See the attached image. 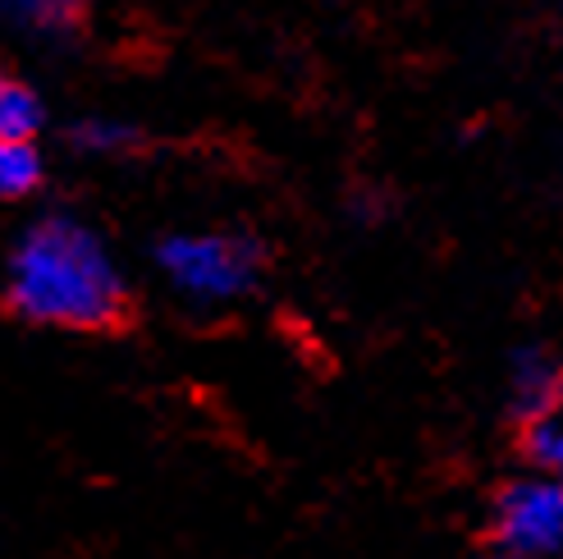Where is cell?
<instances>
[{
  "instance_id": "6da1fadb",
  "label": "cell",
  "mask_w": 563,
  "mask_h": 559,
  "mask_svg": "<svg viewBox=\"0 0 563 559\" xmlns=\"http://www.w3.org/2000/svg\"><path fill=\"white\" fill-rule=\"evenodd\" d=\"M5 298L23 321L106 330L129 313V280L88 220L46 211L14 243L5 266Z\"/></svg>"
},
{
  "instance_id": "7a4b0ae2",
  "label": "cell",
  "mask_w": 563,
  "mask_h": 559,
  "mask_svg": "<svg viewBox=\"0 0 563 559\" xmlns=\"http://www.w3.org/2000/svg\"><path fill=\"white\" fill-rule=\"evenodd\" d=\"M156 266L188 303H239L262 280V243L224 230H179L156 243Z\"/></svg>"
},
{
  "instance_id": "3957f363",
  "label": "cell",
  "mask_w": 563,
  "mask_h": 559,
  "mask_svg": "<svg viewBox=\"0 0 563 559\" xmlns=\"http://www.w3.org/2000/svg\"><path fill=\"white\" fill-rule=\"evenodd\" d=\"M490 533L495 546L518 550L527 559L563 555V482L550 478V472L509 482L495 495Z\"/></svg>"
},
{
  "instance_id": "277c9868",
  "label": "cell",
  "mask_w": 563,
  "mask_h": 559,
  "mask_svg": "<svg viewBox=\"0 0 563 559\" xmlns=\"http://www.w3.org/2000/svg\"><path fill=\"white\" fill-rule=\"evenodd\" d=\"M509 413L522 427H537L563 413V358L541 344H527L509 362Z\"/></svg>"
},
{
  "instance_id": "5b68a950",
  "label": "cell",
  "mask_w": 563,
  "mask_h": 559,
  "mask_svg": "<svg viewBox=\"0 0 563 559\" xmlns=\"http://www.w3.org/2000/svg\"><path fill=\"white\" fill-rule=\"evenodd\" d=\"M92 0H0V19L23 28V33H37V37H55V33H69V28L82 23Z\"/></svg>"
},
{
  "instance_id": "8992f818",
  "label": "cell",
  "mask_w": 563,
  "mask_h": 559,
  "mask_svg": "<svg viewBox=\"0 0 563 559\" xmlns=\"http://www.w3.org/2000/svg\"><path fill=\"white\" fill-rule=\"evenodd\" d=\"M46 120L42 97L23 78L0 74V143H33Z\"/></svg>"
},
{
  "instance_id": "52a82bcc",
  "label": "cell",
  "mask_w": 563,
  "mask_h": 559,
  "mask_svg": "<svg viewBox=\"0 0 563 559\" xmlns=\"http://www.w3.org/2000/svg\"><path fill=\"white\" fill-rule=\"evenodd\" d=\"M42 184L37 143H0V198H27Z\"/></svg>"
},
{
  "instance_id": "ba28073f",
  "label": "cell",
  "mask_w": 563,
  "mask_h": 559,
  "mask_svg": "<svg viewBox=\"0 0 563 559\" xmlns=\"http://www.w3.org/2000/svg\"><path fill=\"white\" fill-rule=\"evenodd\" d=\"M69 138H74V147L92 152V156H120V152L137 147V129L120 124V120H78Z\"/></svg>"
},
{
  "instance_id": "9c48e42d",
  "label": "cell",
  "mask_w": 563,
  "mask_h": 559,
  "mask_svg": "<svg viewBox=\"0 0 563 559\" xmlns=\"http://www.w3.org/2000/svg\"><path fill=\"white\" fill-rule=\"evenodd\" d=\"M527 459L537 463V472H550V478L563 482V413L527 427Z\"/></svg>"
},
{
  "instance_id": "30bf717a",
  "label": "cell",
  "mask_w": 563,
  "mask_h": 559,
  "mask_svg": "<svg viewBox=\"0 0 563 559\" xmlns=\"http://www.w3.org/2000/svg\"><path fill=\"white\" fill-rule=\"evenodd\" d=\"M482 559H527V555H518V550H504V546H495L490 555H482Z\"/></svg>"
}]
</instances>
